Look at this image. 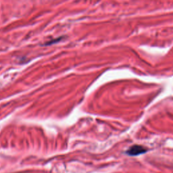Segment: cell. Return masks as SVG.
Wrapping results in <instances>:
<instances>
[{"instance_id": "6da1fadb", "label": "cell", "mask_w": 173, "mask_h": 173, "mask_svg": "<svg viewBox=\"0 0 173 173\" xmlns=\"http://www.w3.org/2000/svg\"><path fill=\"white\" fill-rule=\"evenodd\" d=\"M147 152V149L146 148H144L143 146L138 145H135L132 147L130 148L128 151L126 152L127 154L129 156H138L142 154H144Z\"/></svg>"}, {"instance_id": "7a4b0ae2", "label": "cell", "mask_w": 173, "mask_h": 173, "mask_svg": "<svg viewBox=\"0 0 173 173\" xmlns=\"http://www.w3.org/2000/svg\"><path fill=\"white\" fill-rule=\"evenodd\" d=\"M61 39H62V37H59V38H58V39L51 40L50 41H48V42H47V43H45V45H52V44H54V43H58V41H60Z\"/></svg>"}]
</instances>
